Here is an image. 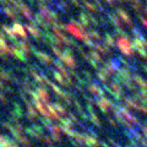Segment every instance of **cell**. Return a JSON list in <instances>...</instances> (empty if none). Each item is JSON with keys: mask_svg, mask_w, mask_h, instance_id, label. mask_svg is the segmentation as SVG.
<instances>
[{"mask_svg": "<svg viewBox=\"0 0 147 147\" xmlns=\"http://www.w3.org/2000/svg\"><path fill=\"white\" fill-rule=\"evenodd\" d=\"M13 32H15V33H17V34H20L21 37H26V33H25V31L22 30V27L18 25V24H15L13 25Z\"/></svg>", "mask_w": 147, "mask_h": 147, "instance_id": "obj_1", "label": "cell"}]
</instances>
